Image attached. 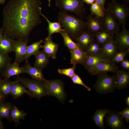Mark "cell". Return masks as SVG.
Segmentation results:
<instances>
[{
    "label": "cell",
    "mask_w": 129,
    "mask_h": 129,
    "mask_svg": "<svg viewBox=\"0 0 129 129\" xmlns=\"http://www.w3.org/2000/svg\"><path fill=\"white\" fill-rule=\"evenodd\" d=\"M1 79L0 77V81H1Z\"/></svg>",
    "instance_id": "816d5d0a"
},
{
    "label": "cell",
    "mask_w": 129,
    "mask_h": 129,
    "mask_svg": "<svg viewBox=\"0 0 129 129\" xmlns=\"http://www.w3.org/2000/svg\"><path fill=\"white\" fill-rule=\"evenodd\" d=\"M24 94H27L31 97H33L30 92L18 81L16 80L12 81L10 95L13 98L16 99Z\"/></svg>",
    "instance_id": "ffe728a7"
},
{
    "label": "cell",
    "mask_w": 129,
    "mask_h": 129,
    "mask_svg": "<svg viewBox=\"0 0 129 129\" xmlns=\"http://www.w3.org/2000/svg\"><path fill=\"white\" fill-rule=\"evenodd\" d=\"M86 19V28L93 35L103 30L101 18L90 14L87 16Z\"/></svg>",
    "instance_id": "9a60e30c"
},
{
    "label": "cell",
    "mask_w": 129,
    "mask_h": 129,
    "mask_svg": "<svg viewBox=\"0 0 129 129\" xmlns=\"http://www.w3.org/2000/svg\"><path fill=\"white\" fill-rule=\"evenodd\" d=\"M107 114V115L105 116L107 125L113 129H122L125 128L124 120L119 112L110 111Z\"/></svg>",
    "instance_id": "30bf717a"
},
{
    "label": "cell",
    "mask_w": 129,
    "mask_h": 129,
    "mask_svg": "<svg viewBox=\"0 0 129 129\" xmlns=\"http://www.w3.org/2000/svg\"><path fill=\"white\" fill-rule=\"evenodd\" d=\"M48 2V6L49 7H50V3L51 2V0H47Z\"/></svg>",
    "instance_id": "681fc988"
},
{
    "label": "cell",
    "mask_w": 129,
    "mask_h": 129,
    "mask_svg": "<svg viewBox=\"0 0 129 129\" xmlns=\"http://www.w3.org/2000/svg\"><path fill=\"white\" fill-rule=\"evenodd\" d=\"M35 56L34 67L42 70L48 64L49 57L43 50L39 51Z\"/></svg>",
    "instance_id": "603a6c76"
},
{
    "label": "cell",
    "mask_w": 129,
    "mask_h": 129,
    "mask_svg": "<svg viewBox=\"0 0 129 129\" xmlns=\"http://www.w3.org/2000/svg\"><path fill=\"white\" fill-rule=\"evenodd\" d=\"M0 119V129H3L4 128V126L3 123Z\"/></svg>",
    "instance_id": "f6af8a7d"
},
{
    "label": "cell",
    "mask_w": 129,
    "mask_h": 129,
    "mask_svg": "<svg viewBox=\"0 0 129 129\" xmlns=\"http://www.w3.org/2000/svg\"><path fill=\"white\" fill-rule=\"evenodd\" d=\"M86 54V58L82 64L88 71L99 62L107 59L101 52Z\"/></svg>",
    "instance_id": "ac0fdd59"
},
{
    "label": "cell",
    "mask_w": 129,
    "mask_h": 129,
    "mask_svg": "<svg viewBox=\"0 0 129 129\" xmlns=\"http://www.w3.org/2000/svg\"><path fill=\"white\" fill-rule=\"evenodd\" d=\"M107 10L112 13L120 25L126 24L129 15L128 6L119 3L117 0H111L108 4Z\"/></svg>",
    "instance_id": "8992f818"
},
{
    "label": "cell",
    "mask_w": 129,
    "mask_h": 129,
    "mask_svg": "<svg viewBox=\"0 0 129 129\" xmlns=\"http://www.w3.org/2000/svg\"><path fill=\"white\" fill-rule=\"evenodd\" d=\"M94 35L95 41L102 44L113 37V34L103 30L97 33Z\"/></svg>",
    "instance_id": "f546056e"
},
{
    "label": "cell",
    "mask_w": 129,
    "mask_h": 129,
    "mask_svg": "<svg viewBox=\"0 0 129 129\" xmlns=\"http://www.w3.org/2000/svg\"><path fill=\"white\" fill-rule=\"evenodd\" d=\"M14 39L4 34L0 40V52L6 54L13 51Z\"/></svg>",
    "instance_id": "cb8c5ba5"
},
{
    "label": "cell",
    "mask_w": 129,
    "mask_h": 129,
    "mask_svg": "<svg viewBox=\"0 0 129 129\" xmlns=\"http://www.w3.org/2000/svg\"><path fill=\"white\" fill-rule=\"evenodd\" d=\"M26 64L22 67L23 68L26 73L29 75L32 79L34 80L45 81L44 79L42 70L31 66L28 62H26Z\"/></svg>",
    "instance_id": "44dd1931"
},
{
    "label": "cell",
    "mask_w": 129,
    "mask_h": 129,
    "mask_svg": "<svg viewBox=\"0 0 129 129\" xmlns=\"http://www.w3.org/2000/svg\"><path fill=\"white\" fill-rule=\"evenodd\" d=\"M43 42V40H41L27 46L26 53L23 61H27L28 59L31 56L36 54L40 51V49L42 48V45L41 44Z\"/></svg>",
    "instance_id": "4316f807"
},
{
    "label": "cell",
    "mask_w": 129,
    "mask_h": 129,
    "mask_svg": "<svg viewBox=\"0 0 129 129\" xmlns=\"http://www.w3.org/2000/svg\"><path fill=\"white\" fill-rule=\"evenodd\" d=\"M76 65H73L72 67L67 69H58V72L60 74L65 75L71 78L75 74V71Z\"/></svg>",
    "instance_id": "8d00e7d4"
},
{
    "label": "cell",
    "mask_w": 129,
    "mask_h": 129,
    "mask_svg": "<svg viewBox=\"0 0 129 129\" xmlns=\"http://www.w3.org/2000/svg\"><path fill=\"white\" fill-rule=\"evenodd\" d=\"M110 12L107 10L101 18L103 30L113 34L119 31V24Z\"/></svg>",
    "instance_id": "9c48e42d"
},
{
    "label": "cell",
    "mask_w": 129,
    "mask_h": 129,
    "mask_svg": "<svg viewBox=\"0 0 129 129\" xmlns=\"http://www.w3.org/2000/svg\"><path fill=\"white\" fill-rule=\"evenodd\" d=\"M24 73H25V71L22 67H20L19 64L15 61L12 63L8 64L1 74L5 78L9 79L12 76H18L21 74Z\"/></svg>",
    "instance_id": "2e32d148"
},
{
    "label": "cell",
    "mask_w": 129,
    "mask_h": 129,
    "mask_svg": "<svg viewBox=\"0 0 129 129\" xmlns=\"http://www.w3.org/2000/svg\"><path fill=\"white\" fill-rule=\"evenodd\" d=\"M3 32L1 28H0V40L2 38L3 36Z\"/></svg>",
    "instance_id": "ee69618b"
},
{
    "label": "cell",
    "mask_w": 129,
    "mask_h": 129,
    "mask_svg": "<svg viewBox=\"0 0 129 129\" xmlns=\"http://www.w3.org/2000/svg\"><path fill=\"white\" fill-rule=\"evenodd\" d=\"M110 111L106 109H98L95 111L92 116V119L96 125L102 129L105 128L104 118Z\"/></svg>",
    "instance_id": "484cf974"
},
{
    "label": "cell",
    "mask_w": 129,
    "mask_h": 129,
    "mask_svg": "<svg viewBox=\"0 0 129 129\" xmlns=\"http://www.w3.org/2000/svg\"><path fill=\"white\" fill-rule=\"evenodd\" d=\"M11 59L8 55L0 52V74L2 73L6 66L11 63Z\"/></svg>",
    "instance_id": "d6a6232c"
},
{
    "label": "cell",
    "mask_w": 129,
    "mask_h": 129,
    "mask_svg": "<svg viewBox=\"0 0 129 129\" xmlns=\"http://www.w3.org/2000/svg\"><path fill=\"white\" fill-rule=\"evenodd\" d=\"M27 41L14 40L13 52L15 54V62L19 64L23 61L26 53Z\"/></svg>",
    "instance_id": "4fadbf2b"
},
{
    "label": "cell",
    "mask_w": 129,
    "mask_h": 129,
    "mask_svg": "<svg viewBox=\"0 0 129 129\" xmlns=\"http://www.w3.org/2000/svg\"><path fill=\"white\" fill-rule=\"evenodd\" d=\"M46 83L47 95L54 96L60 101L63 103L66 97L64 84L60 79L46 80Z\"/></svg>",
    "instance_id": "52a82bcc"
},
{
    "label": "cell",
    "mask_w": 129,
    "mask_h": 129,
    "mask_svg": "<svg viewBox=\"0 0 129 129\" xmlns=\"http://www.w3.org/2000/svg\"><path fill=\"white\" fill-rule=\"evenodd\" d=\"M84 2L88 5H91L95 2V0H83Z\"/></svg>",
    "instance_id": "b9f144b4"
},
{
    "label": "cell",
    "mask_w": 129,
    "mask_h": 129,
    "mask_svg": "<svg viewBox=\"0 0 129 129\" xmlns=\"http://www.w3.org/2000/svg\"><path fill=\"white\" fill-rule=\"evenodd\" d=\"M102 44L96 41L91 44L85 52L86 54H92L101 52Z\"/></svg>",
    "instance_id": "d590c367"
},
{
    "label": "cell",
    "mask_w": 129,
    "mask_h": 129,
    "mask_svg": "<svg viewBox=\"0 0 129 129\" xmlns=\"http://www.w3.org/2000/svg\"><path fill=\"white\" fill-rule=\"evenodd\" d=\"M0 97H2L1 96V95L0 92Z\"/></svg>",
    "instance_id": "f907efd6"
},
{
    "label": "cell",
    "mask_w": 129,
    "mask_h": 129,
    "mask_svg": "<svg viewBox=\"0 0 129 129\" xmlns=\"http://www.w3.org/2000/svg\"><path fill=\"white\" fill-rule=\"evenodd\" d=\"M84 3L83 0H56L55 5L61 11L74 13L83 19L86 14Z\"/></svg>",
    "instance_id": "3957f363"
},
{
    "label": "cell",
    "mask_w": 129,
    "mask_h": 129,
    "mask_svg": "<svg viewBox=\"0 0 129 129\" xmlns=\"http://www.w3.org/2000/svg\"><path fill=\"white\" fill-rule=\"evenodd\" d=\"M121 67L127 70H129V60L127 59H125L120 63Z\"/></svg>",
    "instance_id": "ab89813d"
},
{
    "label": "cell",
    "mask_w": 129,
    "mask_h": 129,
    "mask_svg": "<svg viewBox=\"0 0 129 129\" xmlns=\"http://www.w3.org/2000/svg\"><path fill=\"white\" fill-rule=\"evenodd\" d=\"M75 40L79 47L85 52L91 44L95 41L94 35L87 28Z\"/></svg>",
    "instance_id": "7c38bea8"
},
{
    "label": "cell",
    "mask_w": 129,
    "mask_h": 129,
    "mask_svg": "<svg viewBox=\"0 0 129 129\" xmlns=\"http://www.w3.org/2000/svg\"><path fill=\"white\" fill-rule=\"evenodd\" d=\"M116 87L118 90H122L128 87L129 85V72L124 70H118L116 73Z\"/></svg>",
    "instance_id": "d6986e66"
},
{
    "label": "cell",
    "mask_w": 129,
    "mask_h": 129,
    "mask_svg": "<svg viewBox=\"0 0 129 129\" xmlns=\"http://www.w3.org/2000/svg\"><path fill=\"white\" fill-rule=\"evenodd\" d=\"M12 105L9 102H4L0 104V119L5 118L10 122V114Z\"/></svg>",
    "instance_id": "1f68e13d"
},
{
    "label": "cell",
    "mask_w": 129,
    "mask_h": 129,
    "mask_svg": "<svg viewBox=\"0 0 129 129\" xmlns=\"http://www.w3.org/2000/svg\"><path fill=\"white\" fill-rule=\"evenodd\" d=\"M16 80L28 89L33 97L39 99L42 97L47 95L45 81L30 79L19 76L16 77Z\"/></svg>",
    "instance_id": "277c9868"
},
{
    "label": "cell",
    "mask_w": 129,
    "mask_h": 129,
    "mask_svg": "<svg viewBox=\"0 0 129 129\" xmlns=\"http://www.w3.org/2000/svg\"><path fill=\"white\" fill-rule=\"evenodd\" d=\"M125 102L126 105L128 106H129V96H128L126 99Z\"/></svg>",
    "instance_id": "7bdbcfd3"
},
{
    "label": "cell",
    "mask_w": 129,
    "mask_h": 129,
    "mask_svg": "<svg viewBox=\"0 0 129 129\" xmlns=\"http://www.w3.org/2000/svg\"><path fill=\"white\" fill-rule=\"evenodd\" d=\"M118 46L113 38L102 44L101 52L106 59L111 60L118 51Z\"/></svg>",
    "instance_id": "5bb4252c"
},
{
    "label": "cell",
    "mask_w": 129,
    "mask_h": 129,
    "mask_svg": "<svg viewBox=\"0 0 129 129\" xmlns=\"http://www.w3.org/2000/svg\"><path fill=\"white\" fill-rule=\"evenodd\" d=\"M71 81L74 84H77L81 85L85 87L89 91L91 90V88L85 84L81 79V78L76 74H75L71 78Z\"/></svg>",
    "instance_id": "74e56055"
},
{
    "label": "cell",
    "mask_w": 129,
    "mask_h": 129,
    "mask_svg": "<svg viewBox=\"0 0 129 129\" xmlns=\"http://www.w3.org/2000/svg\"><path fill=\"white\" fill-rule=\"evenodd\" d=\"M41 5L40 0H9L3 12L4 34L28 41L30 33L42 22Z\"/></svg>",
    "instance_id": "6da1fadb"
},
{
    "label": "cell",
    "mask_w": 129,
    "mask_h": 129,
    "mask_svg": "<svg viewBox=\"0 0 129 129\" xmlns=\"http://www.w3.org/2000/svg\"><path fill=\"white\" fill-rule=\"evenodd\" d=\"M6 0H0V4H4Z\"/></svg>",
    "instance_id": "7dc6e473"
},
{
    "label": "cell",
    "mask_w": 129,
    "mask_h": 129,
    "mask_svg": "<svg viewBox=\"0 0 129 129\" xmlns=\"http://www.w3.org/2000/svg\"><path fill=\"white\" fill-rule=\"evenodd\" d=\"M125 25H123L121 31L115 33L114 40L119 50L129 49V31L126 29Z\"/></svg>",
    "instance_id": "8fae6325"
},
{
    "label": "cell",
    "mask_w": 129,
    "mask_h": 129,
    "mask_svg": "<svg viewBox=\"0 0 129 129\" xmlns=\"http://www.w3.org/2000/svg\"><path fill=\"white\" fill-rule=\"evenodd\" d=\"M12 82L5 78L0 81V92L2 97L5 98L10 94Z\"/></svg>",
    "instance_id": "f1b7e54d"
},
{
    "label": "cell",
    "mask_w": 129,
    "mask_h": 129,
    "mask_svg": "<svg viewBox=\"0 0 129 129\" xmlns=\"http://www.w3.org/2000/svg\"><path fill=\"white\" fill-rule=\"evenodd\" d=\"M123 1L126 4H129V0H123Z\"/></svg>",
    "instance_id": "c3c4849f"
},
{
    "label": "cell",
    "mask_w": 129,
    "mask_h": 129,
    "mask_svg": "<svg viewBox=\"0 0 129 129\" xmlns=\"http://www.w3.org/2000/svg\"><path fill=\"white\" fill-rule=\"evenodd\" d=\"M118 70L115 63L110 60L106 59L98 63L88 72L91 75H95L108 72L116 73Z\"/></svg>",
    "instance_id": "ba28073f"
},
{
    "label": "cell",
    "mask_w": 129,
    "mask_h": 129,
    "mask_svg": "<svg viewBox=\"0 0 129 129\" xmlns=\"http://www.w3.org/2000/svg\"><path fill=\"white\" fill-rule=\"evenodd\" d=\"M122 118H124L127 123L129 122V107L126 108L122 111L119 112Z\"/></svg>",
    "instance_id": "f35d334b"
},
{
    "label": "cell",
    "mask_w": 129,
    "mask_h": 129,
    "mask_svg": "<svg viewBox=\"0 0 129 129\" xmlns=\"http://www.w3.org/2000/svg\"><path fill=\"white\" fill-rule=\"evenodd\" d=\"M129 53V50H119L116 53L111 61L114 63H120L125 58Z\"/></svg>",
    "instance_id": "e575fe53"
},
{
    "label": "cell",
    "mask_w": 129,
    "mask_h": 129,
    "mask_svg": "<svg viewBox=\"0 0 129 129\" xmlns=\"http://www.w3.org/2000/svg\"><path fill=\"white\" fill-rule=\"evenodd\" d=\"M63 39L64 45L70 51L79 47L77 43L74 42L65 30L63 28L60 33Z\"/></svg>",
    "instance_id": "4dcf8cb0"
},
{
    "label": "cell",
    "mask_w": 129,
    "mask_h": 129,
    "mask_svg": "<svg viewBox=\"0 0 129 129\" xmlns=\"http://www.w3.org/2000/svg\"><path fill=\"white\" fill-rule=\"evenodd\" d=\"M70 51L71 54L70 63L73 65L82 64L86 57L87 54L86 52L79 47Z\"/></svg>",
    "instance_id": "7402d4cb"
},
{
    "label": "cell",
    "mask_w": 129,
    "mask_h": 129,
    "mask_svg": "<svg viewBox=\"0 0 129 129\" xmlns=\"http://www.w3.org/2000/svg\"><path fill=\"white\" fill-rule=\"evenodd\" d=\"M90 10L91 14L96 17L102 18L104 15V13L101 6L95 2L91 5Z\"/></svg>",
    "instance_id": "836d02e7"
},
{
    "label": "cell",
    "mask_w": 129,
    "mask_h": 129,
    "mask_svg": "<svg viewBox=\"0 0 129 129\" xmlns=\"http://www.w3.org/2000/svg\"><path fill=\"white\" fill-rule=\"evenodd\" d=\"M41 15L46 20L48 23V27L47 28L48 32V37H50L52 34L54 33H60L62 31L63 29L62 28V27L59 22H51L43 14L42 12Z\"/></svg>",
    "instance_id": "83f0119b"
},
{
    "label": "cell",
    "mask_w": 129,
    "mask_h": 129,
    "mask_svg": "<svg viewBox=\"0 0 129 129\" xmlns=\"http://www.w3.org/2000/svg\"><path fill=\"white\" fill-rule=\"evenodd\" d=\"M97 75V80L93 85L97 91L103 94L114 92L116 87V75L109 76L106 73Z\"/></svg>",
    "instance_id": "5b68a950"
},
{
    "label": "cell",
    "mask_w": 129,
    "mask_h": 129,
    "mask_svg": "<svg viewBox=\"0 0 129 129\" xmlns=\"http://www.w3.org/2000/svg\"><path fill=\"white\" fill-rule=\"evenodd\" d=\"M5 99V98L0 97V104L4 102Z\"/></svg>",
    "instance_id": "bcb514c9"
},
{
    "label": "cell",
    "mask_w": 129,
    "mask_h": 129,
    "mask_svg": "<svg viewBox=\"0 0 129 129\" xmlns=\"http://www.w3.org/2000/svg\"><path fill=\"white\" fill-rule=\"evenodd\" d=\"M57 19L62 27L73 39L75 40L87 28V24L82 19L60 11Z\"/></svg>",
    "instance_id": "7a4b0ae2"
},
{
    "label": "cell",
    "mask_w": 129,
    "mask_h": 129,
    "mask_svg": "<svg viewBox=\"0 0 129 129\" xmlns=\"http://www.w3.org/2000/svg\"><path fill=\"white\" fill-rule=\"evenodd\" d=\"M52 37H47L43 41L44 44L42 45L44 51L53 59H55L58 49L59 44L54 42L52 40Z\"/></svg>",
    "instance_id": "e0dca14e"
},
{
    "label": "cell",
    "mask_w": 129,
    "mask_h": 129,
    "mask_svg": "<svg viewBox=\"0 0 129 129\" xmlns=\"http://www.w3.org/2000/svg\"><path fill=\"white\" fill-rule=\"evenodd\" d=\"M106 0H95V2L98 4L101 7L104 13L107 10L104 7Z\"/></svg>",
    "instance_id": "60d3db41"
},
{
    "label": "cell",
    "mask_w": 129,
    "mask_h": 129,
    "mask_svg": "<svg viewBox=\"0 0 129 129\" xmlns=\"http://www.w3.org/2000/svg\"><path fill=\"white\" fill-rule=\"evenodd\" d=\"M27 115L24 111L20 110L15 105H12L10 114V122H14L17 125L20 120L24 119Z\"/></svg>",
    "instance_id": "d4e9b609"
}]
</instances>
